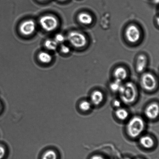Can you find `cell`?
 <instances>
[{
    "instance_id": "obj_23",
    "label": "cell",
    "mask_w": 159,
    "mask_h": 159,
    "mask_svg": "<svg viewBox=\"0 0 159 159\" xmlns=\"http://www.w3.org/2000/svg\"><path fill=\"white\" fill-rule=\"evenodd\" d=\"M113 105L114 106L116 107V108H119L121 106V101L118 100H115L113 101Z\"/></svg>"
},
{
    "instance_id": "obj_19",
    "label": "cell",
    "mask_w": 159,
    "mask_h": 159,
    "mask_svg": "<svg viewBox=\"0 0 159 159\" xmlns=\"http://www.w3.org/2000/svg\"><path fill=\"white\" fill-rule=\"evenodd\" d=\"M57 158L56 152L52 150H49L45 152L42 159H57Z\"/></svg>"
},
{
    "instance_id": "obj_6",
    "label": "cell",
    "mask_w": 159,
    "mask_h": 159,
    "mask_svg": "<svg viewBox=\"0 0 159 159\" xmlns=\"http://www.w3.org/2000/svg\"><path fill=\"white\" fill-rule=\"evenodd\" d=\"M125 37L129 42L135 43L140 40L141 32L135 25L131 24L128 26L125 30Z\"/></svg>"
},
{
    "instance_id": "obj_12",
    "label": "cell",
    "mask_w": 159,
    "mask_h": 159,
    "mask_svg": "<svg viewBox=\"0 0 159 159\" xmlns=\"http://www.w3.org/2000/svg\"><path fill=\"white\" fill-rule=\"evenodd\" d=\"M139 141L140 144L146 149L152 148L155 145V141L153 138L148 135L141 137Z\"/></svg>"
},
{
    "instance_id": "obj_15",
    "label": "cell",
    "mask_w": 159,
    "mask_h": 159,
    "mask_svg": "<svg viewBox=\"0 0 159 159\" xmlns=\"http://www.w3.org/2000/svg\"><path fill=\"white\" fill-rule=\"evenodd\" d=\"M38 58L42 63H49L52 61V58L50 54L45 51H42L39 54Z\"/></svg>"
},
{
    "instance_id": "obj_7",
    "label": "cell",
    "mask_w": 159,
    "mask_h": 159,
    "mask_svg": "<svg viewBox=\"0 0 159 159\" xmlns=\"http://www.w3.org/2000/svg\"><path fill=\"white\" fill-rule=\"evenodd\" d=\"M36 29V24L33 20H26L22 23L20 26V31L25 35H29L34 33Z\"/></svg>"
},
{
    "instance_id": "obj_8",
    "label": "cell",
    "mask_w": 159,
    "mask_h": 159,
    "mask_svg": "<svg viewBox=\"0 0 159 159\" xmlns=\"http://www.w3.org/2000/svg\"><path fill=\"white\" fill-rule=\"evenodd\" d=\"M159 105L157 103L152 102L146 107L144 113L146 117L149 119H155L159 115Z\"/></svg>"
},
{
    "instance_id": "obj_21",
    "label": "cell",
    "mask_w": 159,
    "mask_h": 159,
    "mask_svg": "<svg viewBox=\"0 0 159 159\" xmlns=\"http://www.w3.org/2000/svg\"><path fill=\"white\" fill-rule=\"evenodd\" d=\"M61 51L63 54H68L70 51V49L69 46L64 44H62L61 46Z\"/></svg>"
},
{
    "instance_id": "obj_2",
    "label": "cell",
    "mask_w": 159,
    "mask_h": 159,
    "mask_svg": "<svg viewBox=\"0 0 159 159\" xmlns=\"http://www.w3.org/2000/svg\"><path fill=\"white\" fill-rule=\"evenodd\" d=\"M145 128V123L139 116L133 117L129 120L126 126L127 134L130 138H135L139 136Z\"/></svg>"
},
{
    "instance_id": "obj_26",
    "label": "cell",
    "mask_w": 159,
    "mask_h": 159,
    "mask_svg": "<svg viewBox=\"0 0 159 159\" xmlns=\"http://www.w3.org/2000/svg\"><path fill=\"white\" fill-rule=\"evenodd\" d=\"M40 1H47V0H40Z\"/></svg>"
},
{
    "instance_id": "obj_1",
    "label": "cell",
    "mask_w": 159,
    "mask_h": 159,
    "mask_svg": "<svg viewBox=\"0 0 159 159\" xmlns=\"http://www.w3.org/2000/svg\"><path fill=\"white\" fill-rule=\"evenodd\" d=\"M118 93L121 101L127 104L133 103L138 97V89L136 86L132 82L122 84Z\"/></svg>"
},
{
    "instance_id": "obj_3",
    "label": "cell",
    "mask_w": 159,
    "mask_h": 159,
    "mask_svg": "<svg viewBox=\"0 0 159 159\" xmlns=\"http://www.w3.org/2000/svg\"><path fill=\"white\" fill-rule=\"evenodd\" d=\"M67 39L70 44L76 48L84 47L87 44L86 37L84 34L78 31L70 32L68 34Z\"/></svg>"
},
{
    "instance_id": "obj_27",
    "label": "cell",
    "mask_w": 159,
    "mask_h": 159,
    "mask_svg": "<svg viewBox=\"0 0 159 159\" xmlns=\"http://www.w3.org/2000/svg\"><path fill=\"white\" fill-rule=\"evenodd\" d=\"M130 159L129 158H124V159Z\"/></svg>"
},
{
    "instance_id": "obj_11",
    "label": "cell",
    "mask_w": 159,
    "mask_h": 159,
    "mask_svg": "<svg viewBox=\"0 0 159 159\" xmlns=\"http://www.w3.org/2000/svg\"><path fill=\"white\" fill-rule=\"evenodd\" d=\"M115 80L122 82L125 80L128 76V73L125 68L119 67L115 69L113 73Z\"/></svg>"
},
{
    "instance_id": "obj_9",
    "label": "cell",
    "mask_w": 159,
    "mask_h": 159,
    "mask_svg": "<svg viewBox=\"0 0 159 159\" xmlns=\"http://www.w3.org/2000/svg\"><path fill=\"white\" fill-rule=\"evenodd\" d=\"M147 57L144 54H140L136 60V70L139 73L144 72L147 65Z\"/></svg>"
},
{
    "instance_id": "obj_4",
    "label": "cell",
    "mask_w": 159,
    "mask_h": 159,
    "mask_svg": "<svg viewBox=\"0 0 159 159\" xmlns=\"http://www.w3.org/2000/svg\"><path fill=\"white\" fill-rule=\"evenodd\" d=\"M39 23L41 27L47 32L55 30L58 26L57 19L52 15L43 16L40 18Z\"/></svg>"
},
{
    "instance_id": "obj_25",
    "label": "cell",
    "mask_w": 159,
    "mask_h": 159,
    "mask_svg": "<svg viewBox=\"0 0 159 159\" xmlns=\"http://www.w3.org/2000/svg\"><path fill=\"white\" fill-rule=\"evenodd\" d=\"M60 1H67V0H60Z\"/></svg>"
},
{
    "instance_id": "obj_17",
    "label": "cell",
    "mask_w": 159,
    "mask_h": 159,
    "mask_svg": "<svg viewBox=\"0 0 159 159\" xmlns=\"http://www.w3.org/2000/svg\"><path fill=\"white\" fill-rule=\"evenodd\" d=\"M92 104L90 101L87 100L83 101L79 104V108L84 112L89 111L91 109Z\"/></svg>"
},
{
    "instance_id": "obj_5",
    "label": "cell",
    "mask_w": 159,
    "mask_h": 159,
    "mask_svg": "<svg viewBox=\"0 0 159 159\" xmlns=\"http://www.w3.org/2000/svg\"><path fill=\"white\" fill-rule=\"evenodd\" d=\"M142 87L146 91H152L156 88L157 82L155 76L150 72L143 73L141 78Z\"/></svg>"
},
{
    "instance_id": "obj_13",
    "label": "cell",
    "mask_w": 159,
    "mask_h": 159,
    "mask_svg": "<svg viewBox=\"0 0 159 159\" xmlns=\"http://www.w3.org/2000/svg\"><path fill=\"white\" fill-rule=\"evenodd\" d=\"M80 23L84 25H89L93 22V18L90 14L87 12H82L78 16Z\"/></svg>"
},
{
    "instance_id": "obj_14",
    "label": "cell",
    "mask_w": 159,
    "mask_h": 159,
    "mask_svg": "<svg viewBox=\"0 0 159 159\" xmlns=\"http://www.w3.org/2000/svg\"><path fill=\"white\" fill-rule=\"evenodd\" d=\"M115 115L120 120L124 121L128 118L129 113L126 109L119 107L115 111Z\"/></svg>"
},
{
    "instance_id": "obj_28",
    "label": "cell",
    "mask_w": 159,
    "mask_h": 159,
    "mask_svg": "<svg viewBox=\"0 0 159 159\" xmlns=\"http://www.w3.org/2000/svg\"><path fill=\"white\" fill-rule=\"evenodd\" d=\"M0 110H1V105H0Z\"/></svg>"
},
{
    "instance_id": "obj_29",
    "label": "cell",
    "mask_w": 159,
    "mask_h": 159,
    "mask_svg": "<svg viewBox=\"0 0 159 159\" xmlns=\"http://www.w3.org/2000/svg\"><path fill=\"white\" fill-rule=\"evenodd\" d=\"M141 159V158H138V159Z\"/></svg>"
},
{
    "instance_id": "obj_20",
    "label": "cell",
    "mask_w": 159,
    "mask_h": 159,
    "mask_svg": "<svg viewBox=\"0 0 159 159\" xmlns=\"http://www.w3.org/2000/svg\"><path fill=\"white\" fill-rule=\"evenodd\" d=\"M54 40L57 42V44H62L64 42L65 40V37L63 34H58L56 35Z\"/></svg>"
},
{
    "instance_id": "obj_22",
    "label": "cell",
    "mask_w": 159,
    "mask_h": 159,
    "mask_svg": "<svg viewBox=\"0 0 159 159\" xmlns=\"http://www.w3.org/2000/svg\"><path fill=\"white\" fill-rule=\"evenodd\" d=\"M5 149L2 146L0 145V159H2L5 155Z\"/></svg>"
},
{
    "instance_id": "obj_24",
    "label": "cell",
    "mask_w": 159,
    "mask_h": 159,
    "mask_svg": "<svg viewBox=\"0 0 159 159\" xmlns=\"http://www.w3.org/2000/svg\"><path fill=\"white\" fill-rule=\"evenodd\" d=\"M90 159H107L103 157L102 156L99 155H95L93 156Z\"/></svg>"
},
{
    "instance_id": "obj_10",
    "label": "cell",
    "mask_w": 159,
    "mask_h": 159,
    "mask_svg": "<svg viewBox=\"0 0 159 159\" xmlns=\"http://www.w3.org/2000/svg\"><path fill=\"white\" fill-rule=\"evenodd\" d=\"M104 97V94L102 91L96 90L93 91L90 95V102L93 105H99L103 102Z\"/></svg>"
},
{
    "instance_id": "obj_18",
    "label": "cell",
    "mask_w": 159,
    "mask_h": 159,
    "mask_svg": "<svg viewBox=\"0 0 159 159\" xmlns=\"http://www.w3.org/2000/svg\"><path fill=\"white\" fill-rule=\"evenodd\" d=\"M122 85V82L115 80L112 82L110 85V89L113 92H118Z\"/></svg>"
},
{
    "instance_id": "obj_16",
    "label": "cell",
    "mask_w": 159,
    "mask_h": 159,
    "mask_svg": "<svg viewBox=\"0 0 159 159\" xmlns=\"http://www.w3.org/2000/svg\"><path fill=\"white\" fill-rule=\"evenodd\" d=\"M44 46L49 50L54 51L57 49L58 44L54 40H48L45 42Z\"/></svg>"
}]
</instances>
